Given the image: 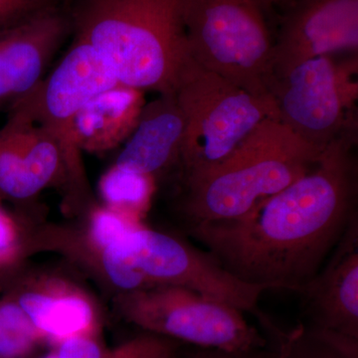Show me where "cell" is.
Segmentation results:
<instances>
[{
    "mask_svg": "<svg viewBox=\"0 0 358 358\" xmlns=\"http://www.w3.org/2000/svg\"><path fill=\"white\" fill-rule=\"evenodd\" d=\"M112 303L128 324L185 345L228 352L268 345L244 313L180 287L136 289L113 296Z\"/></svg>",
    "mask_w": 358,
    "mask_h": 358,
    "instance_id": "52a82bcc",
    "label": "cell"
},
{
    "mask_svg": "<svg viewBox=\"0 0 358 358\" xmlns=\"http://www.w3.org/2000/svg\"><path fill=\"white\" fill-rule=\"evenodd\" d=\"M185 134V115L176 95H159L145 103L114 166L157 179L179 166Z\"/></svg>",
    "mask_w": 358,
    "mask_h": 358,
    "instance_id": "9a60e30c",
    "label": "cell"
},
{
    "mask_svg": "<svg viewBox=\"0 0 358 358\" xmlns=\"http://www.w3.org/2000/svg\"><path fill=\"white\" fill-rule=\"evenodd\" d=\"M50 1L53 2V3L61 4V6H63V3H66V2H74L76 1V0H50Z\"/></svg>",
    "mask_w": 358,
    "mask_h": 358,
    "instance_id": "d4e9b609",
    "label": "cell"
},
{
    "mask_svg": "<svg viewBox=\"0 0 358 358\" xmlns=\"http://www.w3.org/2000/svg\"><path fill=\"white\" fill-rule=\"evenodd\" d=\"M174 95L185 120L183 178L222 162L265 120L278 121L273 98L253 95L192 58Z\"/></svg>",
    "mask_w": 358,
    "mask_h": 358,
    "instance_id": "8992f818",
    "label": "cell"
},
{
    "mask_svg": "<svg viewBox=\"0 0 358 358\" xmlns=\"http://www.w3.org/2000/svg\"><path fill=\"white\" fill-rule=\"evenodd\" d=\"M112 67L93 47L73 40L55 69L7 112L43 129L60 148L67 166L66 210L82 213L96 203L77 143V115L94 96L119 86Z\"/></svg>",
    "mask_w": 358,
    "mask_h": 358,
    "instance_id": "5b68a950",
    "label": "cell"
},
{
    "mask_svg": "<svg viewBox=\"0 0 358 358\" xmlns=\"http://www.w3.org/2000/svg\"><path fill=\"white\" fill-rule=\"evenodd\" d=\"M32 210L9 209L0 203V287L26 266L34 253V232L38 221Z\"/></svg>",
    "mask_w": 358,
    "mask_h": 358,
    "instance_id": "d6986e66",
    "label": "cell"
},
{
    "mask_svg": "<svg viewBox=\"0 0 358 358\" xmlns=\"http://www.w3.org/2000/svg\"><path fill=\"white\" fill-rule=\"evenodd\" d=\"M53 6L61 4L50 0H0V31Z\"/></svg>",
    "mask_w": 358,
    "mask_h": 358,
    "instance_id": "603a6c76",
    "label": "cell"
},
{
    "mask_svg": "<svg viewBox=\"0 0 358 358\" xmlns=\"http://www.w3.org/2000/svg\"><path fill=\"white\" fill-rule=\"evenodd\" d=\"M357 129L331 141L307 173L253 210L194 224L190 234L241 281L300 293L357 217Z\"/></svg>",
    "mask_w": 358,
    "mask_h": 358,
    "instance_id": "6da1fadb",
    "label": "cell"
},
{
    "mask_svg": "<svg viewBox=\"0 0 358 358\" xmlns=\"http://www.w3.org/2000/svg\"><path fill=\"white\" fill-rule=\"evenodd\" d=\"M145 105L143 92L122 85L94 96L75 122L80 150L102 154L126 143Z\"/></svg>",
    "mask_w": 358,
    "mask_h": 358,
    "instance_id": "2e32d148",
    "label": "cell"
},
{
    "mask_svg": "<svg viewBox=\"0 0 358 358\" xmlns=\"http://www.w3.org/2000/svg\"><path fill=\"white\" fill-rule=\"evenodd\" d=\"M73 39L93 47L122 86L173 94L190 61L188 0H76Z\"/></svg>",
    "mask_w": 358,
    "mask_h": 358,
    "instance_id": "7a4b0ae2",
    "label": "cell"
},
{
    "mask_svg": "<svg viewBox=\"0 0 358 358\" xmlns=\"http://www.w3.org/2000/svg\"><path fill=\"white\" fill-rule=\"evenodd\" d=\"M129 252L134 267L145 279L148 288L180 287L226 303L240 312L261 317L259 299L263 287L238 279L207 252L193 247L180 238L152 229L143 222L129 237Z\"/></svg>",
    "mask_w": 358,
    "mask_h": 358,
    "instance_id": "9c48e42d",
    "label": "cell"
},
{
    "mask_svg": "<svg viewBox=\"0 0 358 358\" xmlns=\"http://www.w3.org/2000/svg\"><path fill=\"white\" fill-rule=\"evenodd\" d=\"M294 0H273L274 2L275 6L277 7L278 11L282 10L285 7L288 6L289 4H291L292 2H294Z\"/></svg>",
    "mask_w": 358,
    "mask_h": 358,
    "instance_id": "cb8c5ba5",
    "label": "cell"
},
{
    "mask_svg": "<svg viewBox=\"0 0 358 358\" xmlns=\"http://www.w3.org/2000/svg\"><path fill=\"white\" fill-rule=\"evenodd\" d=\"M358 57L312 59L271 85L278 121L322 150L346 129L357 126Z\"/></svg>",
    "mask_w": 358,
    "mask_h": 358,
    "instance_id": "ba28073f",
    "label": "cell"
},
{
    "mask_svg": "<svg viewBox=\"0 0 358 358\" xmlns=\"http://www.w3.org/2000/svg\"><path fill=\"white\" fill-rule=\"evenodd\" d=\"M155 189L152 176L112 166L99 181L103 205L134 221L143 222Z\"/></svg>",
    "mask_w": 358,
    "mask_h": 358,
    "instance_id": "ac0fdd59",
    "label": "cell"
},
{
    "mask_svg": "<svg viewBox=\"0 0 358 358\" xmlns=\"http://www.w3.org/2000/svg\"><path fill=\"white\" fill-rule=\"evenodd\" d=\"M357 50L358 0H294L279 11L273 81L312 59Z\"/></svg>",
    "mask_w": 358,
    "mask_h": 358,
    "instance_id": "8fae6325",
    "label": "cell"
},
{
    "mask_svg": "<svg viewBox=\"0 0 358 358\" xmlns=\"http://www.w3.org/2000/svg\"><path fill=\"white\" fill-rule=\"evenodd\" d=\"M42 358H58V355L57 352H56V350H54V352L48 353V355H45V357Z\"/></svg>",
    "mask_w": 358,
    "mask_h": 358,
    "instance_id": "484cf974",
    "label": "cell"
},
{
    "mask_svg": "<svg viewBox=\"0 0 358 358\" xmlns=\"http://www.w3.org/2000/svg\"><path fill=\"white\" fill-rule=\"evenodd\" d=\"M44 339L8 296H0V358H28Z\"/></svg>",
    "mask_w": 358,
    "mask_h": 358,
    "instance_id": "ffe728a7",
    "label": "cell"
},
{
    "mask_svg": "<svg viewBox=\"0 0 358 358\" xmlns=\"http://www.w3.org/2000/svg\"><path fill=\"white\" fill-rule=\"evenodd\" d=\"M192 352H183L179 350L174 358H282L285 352V336L280 339L278 346L266 345L256 350L246 352H228V350H217V348H196Z\"/></svg>",
    "mask_w": 358,
    "mask_h": 358,
    "instance_id": "7402d4cb",
    "label": "cell"
},
{
    "mask_svg": "<svg viewBox=\"0 0 358 358\" xmlns=\"http://www.w3.org/2000/svg\"><path fill=\"white\" fill-rule=\"evenodd\" d=\"M68 185L64 157L50 134L7 115L0 129V203L30 210L43 190L58 188L65 197Z\"/></svg>",
    "mask_w": 358,
    "mask_h": 358,
    "instance_id": "7c38bea8",
    "label": "cell"
},
{
    "mask_svg": "<svg viewBox=\"0 0 358 358\" xmlns=\"http://www.w3.org/2000/svg\"><path fill=\"white\" fill-rule=\"evenodd\" d=\"M322 150L265 120L222 162L183 178V213L190 225L241 217L307 173Z\"/></svg>",
    "mask_w": 358,
    "mask_h": 358,
    "instance_id": "3957f363",
    "label": "cell"
},
{
    "mask_svg": "<svg viewBox=\"0 0 358 358\" xmlns=\"http://www.w3.org/2000/svg\"><path fill=\"white\" fill-rule=\"evenodd\" d=\"M174 358V357H173Z\"/></svg>",
    "mask_w": 358,
    "mask_h": 358,
    "instance_id": "4316f807",
    "label": "cell"
},
{
    "mask_svg": "<svg viewBox=\"0 0 358 358\" xmlns=\"http://www.w3.org/2000/svg\"><path fill=\"white\" fill-rule=\"evenodd\" d=\"M182 343L143 331L114 348L103 346L96 338L77 336L57 345L58 358H173Z\"/></svg>",
    "mask_w": 358,
    "mask_h": 358,
    "instance_id": "e0dca14e",
    "label": "cell"
},
{
    "mask_svg": "<svg viewBox=\"0 0 358 358\" xmlns=\"http://www.w3.org/2000/svg\"><path fill=\"white\" fill-rule=\"evenodd\" d=\"M0 291L21 308L44 341L57 346L77 336L98 338L102 324L98 301L63 272L25 266Z\"/></svg>",
    "mask_w": 358,
    "mask_h": 358,
    "instance_id": "30bf717a",
    "label": "cell"
},
{
    "mask_svg": "<svg viewBox=\"0 0 358 358\" xmlns=\"http://www.w3.org/2000/svg\"><path fill=\"white\" fill-rule=\"evenodd\" d=\"M278 23L273 0H188L190 57L253 95L272 98Z\"/></svg>",
    "mask_w": 358,
    "mask_h": 358,
    "instance_id": "277c9868",
    "label": "cell"
},
{
    "mask_svg": "<svg viewBox=\"0 0 358 358\" xmlns=\"http://www.w3.org/2000/svg\"><path fill=\"white\" fill-rule=\"evenodd\" d=\"M72 34L70 9L47 7L0 31V113L8 112L42 81Z\"/></svg>",
    "mask_w": 358,
    "mask_h": 358,
    "instance_id": "4fadbf2b",
    "label": "cell"
},
{
    "mask_svg": "<svg viewBox=\"0 0 358 358\" xmlns=\"http://www.w3.org/2000/svg\"><path fill=\"white\" fill-rule=\"evenodd\" d=\"M300 293L306 329L358 339V217Z\"/></svg>",
    "mask_w": 358,
    "mask_h": 358,
    "instance_id": "5bb4252c",
    "label": "cell"
},
{
    "mask_svg": "<svg viewBox=\"0 0 358 358\" xmlns=\"http://www.w3.org/2000/svg\"><path fill=\"white\" fill-rule=\"evenodd\" d=\"M282 358H358V343L313 333L301 324L285 336Z\"/></svg>",
    "mask_w": 358,
    "mask_h": 358,
    "instance_id": "44dd1931",
    "label": "cell"
}]
</instances>
